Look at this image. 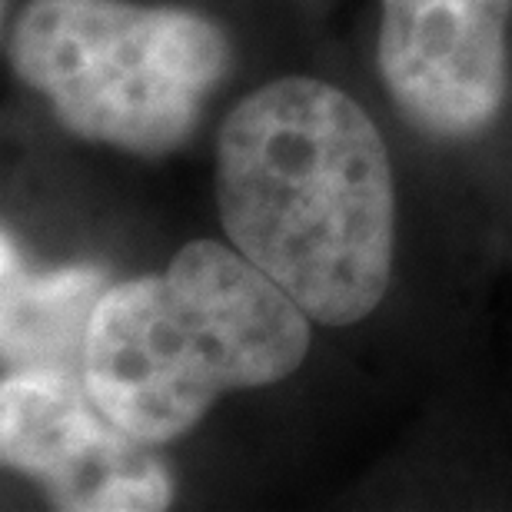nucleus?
I'll list each match as a JSON object with an SVG mask.
<instances>
[{
	"label": "nucleus",
	"mask_w": 512,
	"mask_h": 512,
	"mask_svg": "<svg viewBox=\"0 0 512 512\" xmlns=\"http://www.w3.org/2000/svg\"><path fill=\"white\" fill-rule=\"evenodd\" d=\"M320 340L310 316L220 233L110 280L90 310L80 373L110 423L167 453L230 399L300 380Z\"/></svg>",
	"instance_id": "obj_2"
},
{
	"label": "nucleus",
	"mask_w": 512,
	"mask_h": 512,
	"mask_svg": "<svg viewBox=\"0 0 512 512\" xmlns=\"http://www.w3.org/2000/svg\"><path fill=\"white\" fill-rule=\"evenodd\" d=\"M413 163L373 90L276 70L210 133L213 217L326 340H373L396 323L426 250Z\"/></svg>",
	"instance_id": "obj_1"
},
{
	"label": "nucleus",
	"mask_w": 512,
	"mask_h": 512,
	"mask_svg": "<svg viewBox=\"0 0 512 512\" xmlns=\"http://www.w3.org/2000/svg\"><path fill=\"white\" fill-rule=\"evenodd\" d=\"M7 74L80 147L177 157L247 87L227 0H7Z\"/></svg>",
	"instance_id": "obj_3"
},
{
	"label": "nucleus",
	"mask_w": 512,
	"mask_h": 512,
	"mask_svg": "<svg viewBox=\"0 0 512 512\" xmlns=\"http://www.w3.org/2000/svg\"><path fill=\"white\" fill-rule=\"evenodd\" d=\"M0 453L57 509L153 512L177 496L170 466L100 413L80 366H10L0 383Z\"/></svg>",
	"instance_id": "obj_5"
},
{
	"label": "nucleus",
	"mask_w": 512,
	"mask_h": 512,
	"mask_svg": "<svg viewBox=\"0 0 512 512\" xmlns=\"http://www.w3.org/2000/svg\"><path fill=\"white\" fill-rule=\"evenodd\" d=\"M366 57L433 180L512 203V0H373Z\"/></svg>",
	"instance_id": "obj_4"
}]
</instances>
